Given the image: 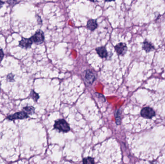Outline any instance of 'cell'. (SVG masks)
Wrapping results in <instances>:
<instances>
[{"label": "cell", "instance_id": "6da1fadb", "mask_svg": "<svg viewBox=\"0 0 165 164\" xmlns=\"http://www.w3.org/2000/svg\"><path fill=\"white\" fill-rule=\"evenodd\" d=\"M54 127V128L63 132H67L70 130L69 125L64 119H60L56 121Z\"/></svg>", "mask_w": 165, "mask_h": 164}, {"label": "cell", "instance_id": "7a4b0ae2", "mask_svg": "<svg viewBox=\"0 0 165 164\" xmlns=\"http://www.w3.org/2000/svg\"><path fill=\"white\" fill-rule=\"evenodd\" d=\"M32 41L36 44H40L43 43L45 40V36L42 30H38L34 35L30 38Z\"/></svg>", "mask_w": 165, "mask_h": 164}, {"label": "cell", "instance_id": "3957f363", "mask_svg": "<svg viewBox=\"0 0 165 164\" xmlns=\"http://www.w3.org/2000/svg\"><path fill=\"white\" fill-rule=\"evenodd\" d=\"M29 115L26 113L24 111L22 110L20 112H17L16 113L14 114L13 115H10L9 116H7V119L9 120H15L18 119H24L27 118L29 117Z\"/></svg>", "mask_w": 165, "mask_h": 164}, {"label": "cell", "instance_id": "277c9868", "mask_svg": "<svg viewBox=\"0 0 165 164\" xmlns=\"http://www.w3.org/2000/svg\"><path fill=\"white\" fill-rule=\"evenodd\" d=\"M141 116L143 118H151L155 116V112L153 109L149 107L144 108L141 110Z\"/></svg>", "mask_w": 165, "mask_h": 164}, {"label": "cell", "instance_id": "5b68a950", "mask_svg": "<svg viewBox=\"0 0 165 164\" xmlns=\"http://www.w3.org/2000/svg\"><path fill=\"white\" fill-rule=\"evenodd\" d=\"M116 52L118 55H124L127 51V47L125 43H120L115 47Z\"/></svg>", "mask_w": 165, "mask_h": 164}, {"label": "cell", "instance_id": "8992f818", "mask_svg": "<svg viewBox=\"0 0 165 164\" xmlns=\"http://www.w3.org/2000/svg\"><path fill=\"white\" fill-rule=\"evenodd\" d=\"M33 42L30 38L27 39L25 38H22L21 40L19 42V46L21 48L28 49L31 47Z\"/></svg>", "mask_w": 165, "mask_h": 164}, {"label": "cell", "instance_id": "52a82bcc", "mask_svg": "<svg viewBox=\"0 0 165 164\" xmlns=\"http://www.w3.org/2000/svg\"><path fill=\"white\" fill-rule=\"evenodd\" d=\"M95 77L94 74L90 70H87L85 74V80L87 83L91 84L94 81Z\"/></svg>", "mask_w": 165, "mask_h": 164}, {"label": "cell", "instance_id": "ba28073f", "mask_svg": "<svg viewBox=\"0 0 165 164\" xmlns=\"http://www.w3.org/2000/svg\"><path fill=\"white\" fill-rule=\"evenodd\" d=\"M97 54L101 58H106L108 56V52L105 47H100L96 49Z\"/></svg>", "mask_w": 165, "mask_h": 164}, {"label": "cell", "instance_id": "9c48e42d", "mask_svg": "<svg viewBox=\"0 0 165 164\" xmlns=\"http://www.w3.org/2000/svg\"><path fill=\"white\" fill-rule=\"evenodd\" d=\"M143 49L147 52H150V51H153L154 50L155 48L153 44L151 42H148V41H145L143 42Z\"/></svg>", "mask_w": 165, "mask_h": 164}, {"label": "cell", "instance_id": "30bf717a", "mask_svg": "<svg viewBox=\"0 0 165 164\" xmlns=\"http://www.w3.org/2000/svg\"><path fill=\"white\" fill-rule=\"evenodd\" d=\"M87 28L91 31H94L98 27V24L95 20H89L87 24Z\"/></svg>", "mask_w": 165, "mask_h": 164}, {"label": "cell", "instance_id": "8fae6325", "mask_svg": "<svg viewBox=\"0 0 165 164\" xmlns=\"http://www.w3.org/2000/svg\"><path fill=\"white\" fill-rule=\"evenodd\" d=\"M22 110L24 111L28 115H32L35 113V108L33 106H27L23 108Z\"/></svg>", "mask_w": 165, "mask_h": 164}, {"label": "cell", "instance_id": "7c38bea8", "mask_svg": "<svg viewBox=\"0 0 165 164\" xmlns=\"http://www.w3.org/2000/svg\"><path fill=\"white\" fill-rule=\"evenodd\" d=\"M116 121L117 125H120L121 122V113L119 110L116 111Z\"/></svg>", "mask_w": 165, "mask_h": 164}, {"label": "cell", "instance_id": "4fadbf2b", "mask_svg": "<svg viewBox=\"0 0 165 164\" xmlns=\"http://www.w3.org/2000/svg\"><path fill=\"white\" fill-rule=\"evenodd\" d=\"M94 159L92 157H86L83 159V163L84 164H94Z\"/></svg>", "mask_w": 165, "mask_h": 164}, {"label": "cell", "instance_id": "5bb4252c", "mask_svg": "<svg viewBox=\"0 0 165 164\" xmlns=\"http://www.w3.org/2000/svg\"><path fill=\"white\" fill-rule=\"evenodd\" d=\"M30 96L35 101H37V100H38V99H39V95H38L37 93H36L33 90L31 91L30 95Z\"/></svg>", "mask_w": 165, "mask_h": 164}, {"label": "cell", "instance_id": "9a60e30c", "mask_svg": "<svg viewBox=\"0 0 165 164\" xmlns=\"http://www.w3.org/2000/svg\"><path fill=\"white\" fill-rule=\"evenodd\" d=\"M14 77H15V75L13 74L12 73L9 74L7 75V76L6 77V80L8 82H13L15 81Z\"/></svg>", "mask_w": 165, "mask_h": 164}, {"label": "cell", "instance_id": "2e32d148", "mask_svg": "<svg viewBox=\"0 0 165 164\" xmlns=\"http://www.w3.org/2000/svg\"><path fill=\"white\" fill-rule=\"evenodd\" d=\"M7 3L11 6H13L18 3V0H7Z\"/></svg>", "mask_w": 165, "mask_h": 164}, {"label": "cell", "instance_id": "e0dca14e", "mask_svg": "<svg viewBox=\"0 0 165 164\" xmlns=\"http://www.w3.org/2000/svg\"><path fill=\"white\" fill-rule=\"evenodd\" d=\"M4 53L2 48H0V62L2 61L4 57Z\"/></svg>", "mask_w": 165, "mask_h": 164}, {"label": "cell", "instance_id": "ac0fdd59", "mask_svg": "<svg viewBox=\"0 0 165 164\" xmlns=\"http://www.w3.org/2000/svg\"><path fill=\"white\" fill-rule=\"evenodd\" d=\"M4 4H5V2H3L0 0V8H1L3 7Z\"/></svg>", "mask_w": 165, "mask_h": 164}, {"label": "cell", "instance_id": "d6986e66", "mask_svg": "<svg viewBox=\"0 0 165 164\" xmlns=\"http://www.w3.org/2000/svg\"><path fill=\"white\" fill-rule=\"evenodd\" d=\"M107 2H112V1H114L115 0H105Z\"/></svg>", "mask_w": 165, "mask_h": 164}, {"label": "cell", "instance_id": "ffe728a7", "mask_svg": "<svg viewBox=\"0 0 165 164\" xmlns=\"http://www.w3.org/2000/svg\"><path fill=\"white\" fill-rule=\"evenodd\" d=\"M89 1H91V2H96L97 0H89Z\"/></svg>", "mask_w": 165, "mask_h": 164}]
</instances>
